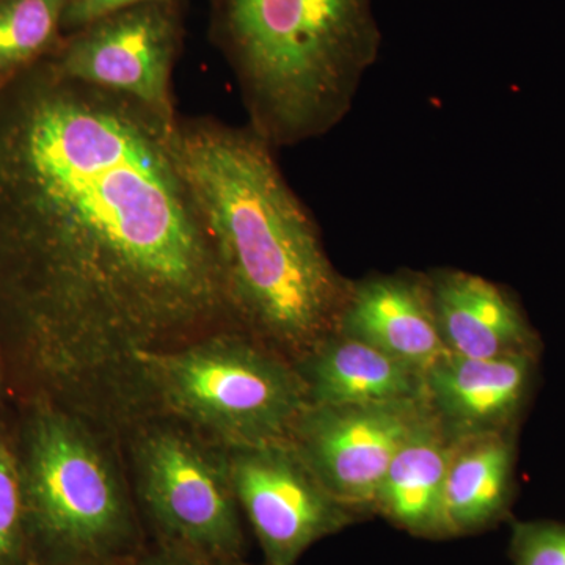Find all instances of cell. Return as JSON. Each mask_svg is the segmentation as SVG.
Segmentation results:
<instances>
[{"mask_svg":"<svg viewBox=\"0 0 565 565\" xmlns=\"http://www.w3.org/2000/svg\"><path fill=\"white\" fill-rule=\"evenodd\" d=\"M79 565H125V563H120V564H79Z\"/></svg>","mask_w":565,"mask_h":565,"instance_id":"cell-22","label":"cell"},{"mask_svg":"<svg viewBox=\"0 0 565 565\" xmlns=\"http://www.w3.org/2000/svg\"><path fill=\"white\" fill-rule=\"evenodd\" d=\"M541 359H470L446 352L424 373L426 401L452 438L520 430L533 404Z\"/></svg>","mask_w":565,"mask_h":565,"instance_id":"cell-10","label":"cell"},{"mask_svg":"<svg viewBox=\"0 0 565 565\" xmlns=\"http://www.w3.org/2000/svg\"><path fill=\"white\" fill-rule=\"evenodd\" d=\"M455 438L427 412L401 446L379 487L374 515L427 541L451 539L445 516V482Z\"/></svg>","mask_w":565,"mask_h":565,"instance_id":"cell-15","label":"cell"},{"mask_svg":"<svg viewBox=\"0 0 565 565\" xmlns=\"http://www.w3.org/2000/svg\"><path fill=\"white\" fill-rule=\"evenodd\" d=\"M310 405L426 399L424 373L373 345L333 332L296 362Z\"/></svg>","mask_w":565,"mask_h":565,"instance_id":"cell-13","label":"cell"},{"mask_svg":"<svg viewBox=\"0 0 565 565\" xmlns=\"http://www.w3.org/2000/svg\"><path fill=\"white\" fill-rule=\"evenodd\" d=\"M426 373L446 348L426 274L367 275L351 281L337 330Z\"/></svg>","mask_w":565,"mask_h":565,"instance_id":"cell-11","label":"cell"},{"mask_svg":"<svg viewBox=\"0 0 565 565\" xmlns=\"http://www.w3.org/2000/svg\"><path fill=\"white\" fill-rule=\"evenodd\" d=\"M519 430L455 438L445 482L449 535L463 537L512 520Z\"/></svg>","mask_w":565,"mask_h":565,"instance_id":"cell-14","label":"cell"},{"mask_svg":"<svg viewBox=\"0 0 565 565\" xmlns=\"http://www.w3.org/2000/svg\"><path fill=\"white\" fill-rule=\"evenodd\" d=\"M2 87H3V85H0V88H2Z\"/></svg>","mask_w":565,"mask_h":565,"instance_id":"cell-23","label":"cell"},{"mask_svg":"<svg viewBox=\"0 0 565 565\" xmlns=\"http://www.w3.org/2000/svg\"><path fill=\"white\" fill-rule=\"evenodd\" d=\"M225 451L264 565H297L310 546L363 520L322 486L289 441Z\"/></svg>","mask_w":565,"mask_h":565,"instance_id":"cell-8","label":"cell"},{"mask_svg":"<svg viewBox=\"0 0 565 565\" xmlns=\"http://www.w3.org/2000/svg\"><path fill=\"white\" fill-rule=\"evenodd\" d=\"M115 444L61 405L32 419L21 468L25 519L29 541L39 542L47 565L126 563L147 545Z\"/></svg>","mask_w":565,"mask_h":565,"instance_id":"cell-4","label":"cell"},{"mask_svg":"<svg viewBox=\"0 0 565 565\" xmlns=\"http://www.w3.org/2000/svg\"><path fill=\"white\" fill-rule=\"evenodd\" d=\"M182 39V0L148 2L68 33L50 57L71 81L117 93L177 120L172 74Z\"/></svg>","mask_w":565,"mask_h":565,"instance_id":"cell-7","label":"cell"},{"mask_svg":"<svg viewBox=\"0 0 565 565\" xmlns=\"http://www.w3.org/2000/svg\"><path fill=\"white\" fill-rule=\"evenodd\" d=\"M29 545L21 465L0 437V565H25Z\"/></svg>","mask_w":565,"mask_h":565,"instance_id":"cell-17","label":"cell"},{"mask_svg":"<svg viewBox=\"0 0 565 565\" xmlns=\"http://www.w3.org/2000/svg\"><path fill=\"white\" fill-rule=\"evenodd\" d=\"M70 0H0V85L61 46Z\"/></svg>","mask_w":565,"mask_h":565,"instance_id":"cell-16","label":"cell"},{"mask_svg":"<svg viewBox=\"0 0 565 565\" xmlns=\"http://www.w3.org/2000/svg\"><path fill=\"white\" fill-rule=\"evenodd\" d=\"M125 565H211L203 563L177 550L167 548L159 544H148L140 550L131 559L126 561Z\"/></svg>","mask_w":565,"mask_h":565,"instance_id":"cell-20","label":"cell"},{"mask_svg":"<svg viewBox=\"0 0 565 565\" xmlns=\"http://www.w3.org/2000/svg\"><path fill=\"white\" fill-rule=\"evenodd\" d=\"M446 351L470 359H541V334L511 289L467 270L427 273Z\"/></svg>","mask_w":565,"mask_h":565,"instance_id":"cell-12","label":"cell"},{"mask_svg":"<svg viewBox=\"0 0 565 565\" xmlns=\"http://www.w3.org/2000/svg\"><path fill=\"white\" fill-rule=\"evenodd\" d=\"M210 36L274 150L337 128L382 44L373 0H210Z\"/></svg>","mask_w":565,"mask_h":565,"instance_id":"cell-3","label":"cell"},{"mask_svg":"<svg viewBox=\"0 0 565 565\" xmlns=\"http://www.w3.org/2000/svg\"><path fill=\"white\" fill-rule=\"evenodd\" d=\"M177 121L50 55L0 88V297L55 405L117 441L156 416L145 356L237 329Z\"/></svg>","mask_w":565,"mask_h":565,"instance_id":"cell-1","label":"cell"},{"mask_svg":"<svg viewBox=\"0 0 565 565\" xmlns=\"http://www.w3.org/2000/svg\"><path fill=\"white\" fill-rule=\"evenodd\" d=\"M512 565H565V523L556 520H511Z\"/></svg>","mask_w":565,"mask_h":565,"instance_id":"cell-18","label":"cell"},{"mask_svg":"<svg viewBox=\"0 0 565 565\" xmlns=\"http://www.w3.org/2000/svg\"><path fill=\"white\" fill-rule=\"evenodd\" d=\"M225 565H250V564L245 563L244 559H239V561H234V563H230V564H225Z\"/></svg>","mask_w":565,"mask_h":565,"instance_id":"cell-21","label":"cell"},{"mask_svg":"<svg viewBox=\"0 0 565 565\" xmlns=\"http://www.w3.org/2000/svg\"><path fill=\"white\" fill-rule=\"evenodd\" d=\"M143 371L156 415L226 448L289 441L310 405L296 363L239 329L150 353Z\"/></svg>","mask_w":565,"mask_h":565,"instance_id":"cell-5","label":"cell"},{"mask_svg":"<svg viewBox=\"0 0 565 565\" xmlns=\"http://www.w3.org/2000/svg\"><path fill=\"white\" fill-rule=\"evenodd\" d=\"M122 441L141 522L154 544L211 565L244 559V515L225 446L166 415L140 423Z\"/></svg>","mask_w":565,"mask_h":565,"instance_id":"cell-6","label":"cell"},{"mask_svg":"<svg viewBox=\"0 0 565 565\" xmlns=\"http://www.w3.org/2000/svg\"><path fill=\"white\" fill-rule=\"evenodd\" d=\"M174 151L234 323L296 363L337 330L351 280L334 269L274 148L248 126L178 118Z\"/></svg>","mask_w":565,"mask_h":565,"instance_id":"cell-2","label":"cell"},{"mask_svg":"<svg viewBox=\"0 0 565 565\" xmlns=\"http://www.w3.org/2000/svg\"><path fill=\"white\" fill-rule=\"evenodd\" d=\"M427 412L426 399L308 405L289 444L338 501L370 519L390 463Z\"/></svg>","mask_w":565,"mask_h":565,"instance_id":"cell-9","label":"cell"},{"mask_svg":"<svg viewBox=\"0 0 565 565\" xmlns=\"http://www.w3.org/2000/svg\"><path fill=\"white\" fill-rule=\"evenodd\" d=\"M148 2H166V0H70L63 14V33L68 35L114 11Z\"/></svg>","mask_w":565,"mask_h":565,"instance_id":"cell-19","label":"cell"}]
</instances>
